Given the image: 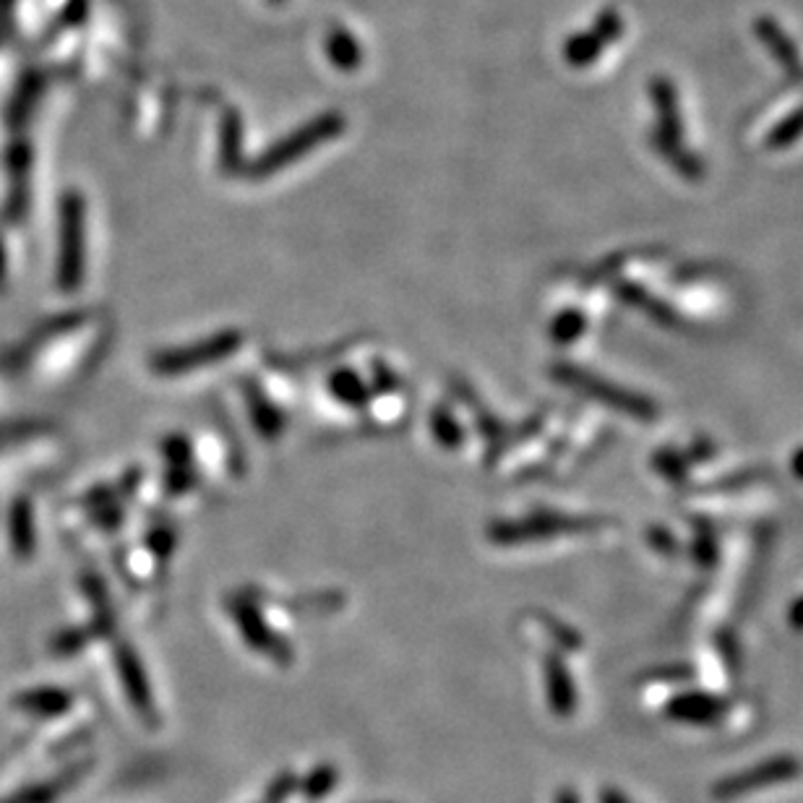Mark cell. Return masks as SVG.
<instances>
[{"label":"cell","instance_id":"cell-10","mask_svg":"<svg viewBox=\"0 0 803 803\" xmlns=\"http://www.w3.org/2000/svg\"><path fill=\"white\" fill-rule=\"evenodd\" d=\"M556 803H579V799L572 787H561V791L556 793Z\"/></svg>","mask_w":803,"mask_h":803},{"label":"cell","instance_id":"cell-9","mask_svg":"<svg viewBox=\"0 0 803 803\" xmlns=\"http://www.w3.org/2000/svg\"><path fill=\"white\" fill-rule=\"evenodd\" d=\"M601 803H632V801H628L624 793H618L616 787H603Z\"/></svg>","mask_w":803,"mask_h":803},{"label":"cell","instance_id":"cell-7","mask_svg":"<svg viewBox=\"0 0 803 803\" xmlns=\"http://www.w3.org/2000/svg\"><path fill=\"white\" fill-rule=\"evenodd\" d=\"M339 780V772L331 767V764H321V767H316L310 775L306 777V783H303V791H306V795L310 801H318L324 799L331 787L337 785Z\"/></svg>","mask_w":803,"mask_h":803},{"label":"cell","instance_id":"cell-6","mask_svg":"<svg viewBox=\"0 0 803 803\" xmlns=\"http://www.w3.org/2000/svg\"><path fill=\"white\" fill-rule=\"evenodd\" d=\"M71 783H73V775H60L56 780H50V783L29 785V787H24V791L9 795V799L0 801V803H52Z\"/></svg>","mask_w":803,"mask_h":803},{"label":"cell","instance_id":"cell-1","mask_svg":"<svg viewBox=\"0 0 803 803\" xmlns=\"http://www.w3.org/2000/svg\"><path fill=\"white\" fill-rule=\"evenodd\" d=\"M801 770L803 764L795 760V756H775V760L756 764V767H749L744 772H738V775L720 780V783L712 785V795H715L717 801L741 799V795L762 791V787L791 783V780L801 775Z\"/></svg>","mask_w":803,"mask_h":803},{"label":"cell","instance_id":"cell-2","mask_svg":"<svg viewBox=\"0 0 803 803\" xmlns=\"http://www.w3.org/2000/svg\"><path fill=\"white\" fill-rule=\"evenodd\" d=\"M118 668H120V678H123V686L128 692V700H131L136 712H139L143 720H149V723H155L157 710H155V702H151L149 684H147V678H143L139 661L131 655V650H120Z\"/></svg>","mask_w":803,"mask_h":803},{"label":"cell","instance_id":"cell-4","mask_svg":"<svg viewBox=\"0 0 803 803\" xmlns=\"http://www.w3.org/2000/svg\"><path fill=\"white\" fill-rule=\"evenodd\" d=\"M548 696H551V707L558 717L572 715L574 704H577V696H574L572 678L566 676L564 665L558 661L548 663Z\"/></svg>","mask_w":803,"mask_h":803},{"label":"cell","instance_id":"cell-8","mask_svg":"<svg viewBox=\"0 0 803 803\" xmlns=\"http://www.w3.org/2000/svg\"><path fill=\"white\" fill-rule=\"evenodd\" d=\"M295 775H290V772H285V775L275 777V783L269 785L267 791V803H282L287 795H290L295 791Z\"/></svg>","mask_w":803,"mask_h":803},{"label":"cell","instance_id":"cell-5","mask_svg":"<svg viewBox=\"0 0 803 803\" xmlns=\"http://www.w3.org/2000/svg\"><path fill=\"white\" fill-rule=\"evenodd\" d=\"M723 704L717 700H710V696H684V700H676L668 707V715L678 720H692V723H710L712 717L720 715Z\"/></svg>","mask_w":803,"mask_h":803},{"label":"cell","instance_id":"cell-3","mask_svg":"<svg viewBox=\"0 0 803 803\" xmlns=\"http://www.w3.org/2000/svg\"><path fill=\"white\" fill-rule=\"evenodd\" d=\"M73 704L71 692L63 688H32V692H19L13 696V707L29 712L34 717H58Z\"/></svg>","mask_w":803,"mask_h":803}]
</instances>
